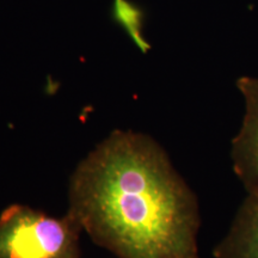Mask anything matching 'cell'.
Masks as SVG:
<instances>
[{
	"label": "cell",
	"mask_w": 258,
	"mask_h": 258,
	"mask_svg": "<svg viewBox=\"0 0 258 258\" xmlns=\"http://www.w3.org/2000/svg\"><path fill=\"white\" fill-rule=\"evenodd\" d=\"M69 214L120 258H200L198 198L147 135L116 131L79 164Z\"/></svg>",
	"instance_id": "obj_1"
},
{
	"label": "cell",
	"mask_w": 258,
	"mask_h": 258,
	"mask_svg": "<svg viewBox=\"0 0 258 258\" xmlns=\"http://www.w3.org/2000/svg\"><path fill=\"white\" fill-rule=\"evenodd\" d=\"M80 230L70 214L57 219L12 206L0 218V258H78Z\"/></svg>",
	"instance_id": "obj_2"
},
{
	"label": "cell",
	"mask_w": 258,
	"mask_h": 258,
	"mask_svg": "<svg viewBox=\"0 0 258 258\" xmlns=\"http://www.w3.org/2000/svg\"><path fill=\"white\" fill-rule=\"evenodd\" d=\"M237 89L243 97L244 115L231 141V160L235 177L249 192L258 188V78L240 77Z\"/></svg>",
	"instance_id": "obj_3"
},
{
	"label": "cell",
	"mask_w": 258,
	"mask_h": 258,
	"mask_svg": "<svg viewBox=\"0 0 258 258\" xmlns=\"http://www.w3.org/2000/svg\"><path fill=\"white\" fill-rule=\"evenodd\" d=\"M215 258H258V188L247 192L227 233L213 250Z\"/></svg>",
	"instance_id": "obj_4"
},
{
	"label": "cell",
	"mask_w": 258,
	"mask_h": 258,
	"mask_svg": "<svg viewBox=\"0 0 258 258\" xmlns=\"http://www.w3.org/2000/svg\"><path fill=\"white\" fill-rule=\"evenodd\" d=\"M115 18L120 22V24L128 31L129 36L133 38L137 46L141 51L146 53L150 49V46L143 36V15L139 9L132 5L125 0H116L114 5Z\"/></svg>",
	"instance_id": "obj_5"
}]
</instances>
